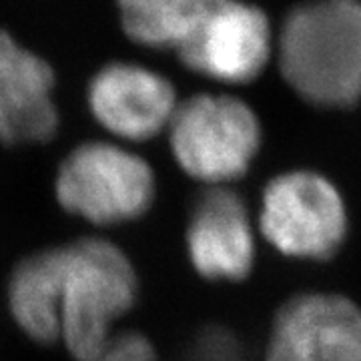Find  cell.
Wrapping results in <instances>:
<instances>
[{
    "mask_svg": "<svg viewBox=\"0 0 361 361\" xmlns=\"http://www.w3.org/2000/svg\"><path fill=\"white\" fill-rule=\"evenodd\" d=\"M233 357V339L219 329L199 337L195 345V361H229Z\"/></svg>",
    "mask_w": 361,
    "mask_h": 361,
    "instance_id": "14",
    "label": "cell"
},
{
    "mask_svg": "<svg viewBox=\"0 0 361 361\" xmlns=\"http://www.w3.org/2000/svg\"><path fill=\"white\" fill-rule=\"evenodd\" d=\"M165 135L180 173L205 189L243 179L263 147L257 111L229 92H197L180 101Z\"/></svg>",
    "mask_w": 361,
    "mask_h": 361,
    "instance_id": "4",
    "label": "cell"
},
{
    "mask_svg": "<svg viewBox=\"0 0 361 361\" xmlns=\"http://www.w3.org/2000/svg\"><path fill=\"white\" fill-rule=\"evenodd\" d=\"M85 103L106 139L135 147L167 133L180 99L161 71L139 61H111L89 78Z\"/></svg>",
    "mask_w": 361,
    "mask_h": 361,
    "instance_id": "6",
    "label": "cell"
},
{
    "mask_svg": "<svg viewBox=\"0 0 361 361\" xmlns=\"http://www.w3.org/2000/svg\"><path fill=\"white\" fill-rule=\"evenodd\" d=\"M155 167L135 147L111 139L78 142L52 179L56 205L73 219L99 229L137 223L155 207Z\"/></svg>",
    "mask_w": 361,
    "mask_h": 361,
    "instance_id": "3",
    "label": "cell"
},
{
    "mask_svg": "<svg viewBox=\"0 0 361 361\" xmlns=\"http://www.w3.org/2000/svg\"><path fill=\"white\" fill-rule=\"evenodd\" d=\"M59 343L75 361H92L139 299V273L129 253L104 237L59 245Z\"/></svg>",
    "mask_w": 361,
    "mask_h": 361,
    "instance_id": "2",
    "label": "cell"
},
{
    "mask_svg": "<svg viewBox=\"0 0 361 361\" xmlns=\"http://www.w3.org/2000/svg\"><path fill=\"white\" fill-rule=\"evenodd\" d=\"M92 361H159L155 343L141 331H116Z\"/></svg>",
    "mask_w": 361,
    "mask_h": 361,
    "instance_id": "13",
    "label": "cell"
},
{
    "mask_svg": "<svg viewBox=\"0 0 361 361\" xmlns=\"http://www.w3.org/2000/svg\"><path fill=\"white\" fill-rule=\"evenodd\" d=\"M257 223L233 187L205 189L185 227V253L205 281L239 283L257 259Z\"/></svg>",
    "mask_w": 361,
    "mask_h": 361,
    "instance_id": "9",
    "label": "cell"
},
{
    "mask_svg": "<svg viewBox=\"0 0 361 361\" xmlns=\"http://www.w3.org/2000/svg\"><path fill=\"white\" fill-rule=\"evenodd\" d=\"M223 0H115L127 39L149 51H179Z\"/></svg>",
    "mask_w": 361,
    "mask_h": 361,
    "instance_id": "12",
    "label": "cell"
},
{
    "mask_svg": "<svg viewBox=\"0 0 361 361\" xmlns=\"http://www.w3.org/2000/svg\"><path fill=\"white\" fill-rule=\"evenodd\" d=\"M255 223L259 235L285 257L327 261L348 239L349 211L329 177L291 169L263 187Z\"/></svg>",
    "mask_w": 361,
    "mask_h": 361,
    "instance_id": "5",
    "label": "cell"
},
{
    "mask_svg": "<svg viewBox=\"0 0 361 361\" xmlns=\"http://www.w3.org/2000/svg\"><path fill=\"white\" fill-rule=\"evenodd\" d=\"M265 361H361V307L323 291L287 299L271 323Z\"/></svg>",
    "mask_w": 361,
    "mask_h": 361,
    "instance_id": "8",
    "label": "cell"
},
{
    "mask_svg": "<svg viewBox=\"0 0 361 361\" xmlns=\"http://www.w3.org/2000/svg\"><path fill=\"white\" fill-rule=\"evenodd\" d=\"M273 54L269 16L245 0H223L177 51L185 68L225 87L261 77Z\"/></svg>",
    "mask_w": 361,
    "mask_h": 361,
    "instance_id": "7",
    "label": "cell"
},
{
    "mask_svg": "<svg viewBox=\"0 0 361 361\" xmlns=\"http://www.w3.org/2000/svg\"><path fill=\"white\" fill-rule=\"evenodd\" d=\"M59 245L32 251L20 259L6 281V310L16 329L37 345L59 343Z\"/></svg>",
    "mask_w": 361,
    "mask_h": 361,
    "instance_id": "11",
    "label": "cell"
},
{
    "mask_svg": "<svg viewBox=\"0 0 361 361\" xmlns=\"http://www.w3.org/2000/svg\"><path fill=\"white\" fill-rule=\"evenodd\" d=\"M59 129L54 68L39 52L0 28V145H44Z\"/></svg>",
    "mask_w": 361,
    "mask_h": 361,
    "instance_id": "10",
    "label": "cell"
},
{
    "mask_svg": "<svg viewBox=\"0 0 361 361\" xmlns=\"http://www.w3.org/2000/svg\"><path fill=\"white\" fill-rule=\"evenodd\" d=\"M275 54L305 103L349 109L361 101V0H303L285 16Z\"/></svg>",
    "mask_w": 361,
    "mask_h": 361,
    "instance_id": "1",
    "label": "cell"
}]
</instances>
